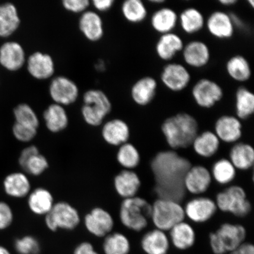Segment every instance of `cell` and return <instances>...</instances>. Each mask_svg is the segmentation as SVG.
I'll return each mask as SVG.
<instances>
[{
	"label": "cell",
	"instance_id": "1",
	"mask_svg": "<svg viewBox=\"0 0 254 254\" xmlns=\"http://www.w3.org/2000/svg\"><path fill=\"white\" fill-rule=\"evenodd\" d=\"M188 159L174 150L159 152L152 159L151 168L155 191L159 198L180 202L186 195L184 179L191 167Z\"/></svg>",
	"mask_w": 254,
	"mask_h": 254
},
{
	"label": "cell",
	"instance_id": "30",
	"mask_svg": "<svg viewBox=\"0 0 254 254\" xmlns=\"http://www.w3.org/2000/svg\"><path fill=\"white\" fill-rule=\"evenodd\" d=\"M43 119L46 128L52 133H59L67 128L69 119L64 107L53 103L44 110Z\"/></svg>",
	"mask_w": 254,
	"mask_h": 254
},
{
	"label": "cell",
	"instance_id": "45",
	"mask_svg": "<svg viewBox=\"0 0 254 254\" xmlns=\"http://www.w3.org/2000/svg\"><path fill=\"white\" fill-rule=\"evenodd\" d=\"M14 212L7 202L0 201V230L7 229L14 221Z\"/></svg>",
	"mask_w": 254,
	"mask_h": 254
},
{
	"label": "cell",
	"instance_id": "34",
	"mask_svg": "<svg viewBox=\"0 0 254 254\" xmlns=\"http://www.w3.org/2000/svg\"><path fill=\"white\" fill-rule=\"evenodd\" d=\"M220 140L214 132L205 131L198 134L191 146L195 153L202 158H211L217 153L220 148Z\"/></svg>",
	"mask_w": 254,
	"mask_h": 254
},
{
	"label": "cell",
	"instance_id": "53",
	"mask_svg": "<svg viewBox=\"0 0 254 254\" xmlns=\"http://www.w3.org/2000/svg\"><path fill=\"white\" fill-rule=\"evenodd\" d=\"M248 2H249V5L250 6H252V8H254V1L253 0H250V1H248Z\"/></svg>",
	"mask_w": 254,
	"mask_h": 254
},
{
	"label": "cell",
	"instance_id": "49",
	"mask_svg": "<svg viewBox=\"0 0 254 254\" xmlns=\"http://www.w3.org/2000/svg\"><path fill=\"white\" fill-rule=\"evenodd\" d=\"M230 254H254V247L252 244L244 242Z\"/></svg>",
	"mask_w": 254,
	"mask_h": 254
},
{
	"label": "cell",
	"instance_id": "12",
	"mask_svg": "<svg viewBox=\"0 0 254 254\" xmlns=\"http://www.w3.org/2000/svg\"><path fill=\"white\" fill-rule=\"evenodd\" d=\"M49 94L55 103L64 107L74 103L79 95V88L75 82L65 76H58L52 79Z\"/></svg>",
	"mask_w": 254,
	"mask_h": 254
},
{
	"label": "cell",
	"instance_id": "13",
	"mask_svg": "<svg viewBox=\"0 0 254 254\" xmlns=\"http://www.w3.org/2000/svg\"><path fill=\"white\" fill-rule=\"evenodd\" d=\"M205 27L212 37L221 40L230 39L236 28L231 14L221 10L211 12L205 20Z\"/></svg>",
	"mask_w": 254,
	"mask_h": 254
},
{
	"label": "cell",
	"instance_id": "41",
	"mask_svg": "<svg viewBox=\"0 0 254 254\" xmlns=\"http://www.w3.org/2000/svg\"><path fill=\"white\" fill-rule=\"evenodd\" d=\"M236 171L229 160L222 158L214 164L211 173L216 182L221 185H227L233 182L236 178Z\"/></svg>",
	"mask_w": 254,
	"mask_h": 254
},
{
	"label": "cell",
	"instance_id": "35",
	"mask_svg": "<svg viewBox=\"0 0 254 254\" xmlns=\"http://www.w3.org/2000/svg\"><path fill=\"white\" fill-rule=\"evenodd\" d=\"M236 170L246 171L254 163V150L247 143L238 142L234 145L230 152V160Z\"/></svg>",
	"mask_w": 254,
	"mask_h": 254
},
{
	"label": "cell",
	"instance_id": "6",
	"mask_svg": "<svg viewBox=\"0 0 254 254\" xmlns=\"http://www.w3.org/2000/svg\"><path fill=\"white\" fill-rule=\"evenodd\" d=\"M151 206V220L157 229L170 231L186 218L183 206L174 200L158 198Z\"/></svg>",
	"mask_w": 254,
	"mask_h": 254
},
{
	"label": "cell",
	"instance_id": "52",
	"mask_svg": "<svg viewBox=\"0 0 254 254\" xmlns=\"http://www.w3.org/2000/svg\"><path fill=\"white\" fill-rule=\"evenodd\" d=\"M150 2L156 4H163L165 2L164 0H151Z\"/></svg>",
	"mask_w": 254,
	"mask_h": 254
},
{
	"label": "cell",
	"instance_id": "51",
	"mask_svg": "<svg viewBox=\"0 0 254 254\" xmlns=\"http://www.w3.org/2000/svg\"><path fill=\"white\" fill-rule=\"evenodd\" d=\"M0 254H11L9 251L4 246H0Z\"/></svg>",
	"mask_w": 254,
	"mask_h": 254
},
{
	"label": "cell",
	"instance_id": "19",
	"mask_svg": "<svg viewBox=\"0 0 254 254\" xmlns=\"http://www.w3.org/2000/svg\"><path fill=\"white\" fill-rule=\"evenodd\" d=\"M27 68L32 77L39 80H45L52 77L55 72V64L49 54L34 52L28 57Z\"/></svg>",
	"mask_w": 254,
	"mask_h": 254
},
{
	"label": "cell",
	"instance_id": "50",
	"mask_svg": "<svg viewBox=\"0 0 254 254\" xmlns=\"http://www.w3.org/2000/svg\"><path fill=\"white\" fill-rule=\"evenodd\" d=\"M219 2L221 5L225 6V7H230V6L236 4L237 1V0H220Z\"/></svg>",
	"mask_w": 254,
	"mask_h": 254
},
{
	"label": "cell",
	"instance_id": "8",
	"mask_svg": "<svg viewBox=\"0 0 254 254\" xmlns=\"http://www.w3.org/2000/svg\"><path fill=\"white\" fill-rule=\"evenodd\" d=\"M48 229L56 232L59 230L72 231L80 223V215L77 208L66 201L55 203L49 214L45 216Z\"/></svg>",
	"mask_w": 254,
	"mask_h": 254
},
{
	"label": "cell",
	"instance_id": "11",
	"mask_svg": "<svg viewBox=\"0 0 254 254\" xmlns=\"http://www.w3.org/2000/svg\"><path fill=\"white\" fill-rule=\"evenodd\" d=\"M84 224L89 233L98 238H104L112 233L115 222L106 209L96 206L85 215Z\"/></svg>",
	"mask_w": 254,
	"mask_h": 254
},
{
	"label": "cell",
	"instance_id": "2",
	"mask_svg": "<svg viewBox=\"0 0 254 254\" xmlns=\"http://www.w3.org/2000/svg\"><path fill=\"white\" fill-rule=\"evenodd\" d=\"M161 128L167 144L175 151L191 146L198 134L199 126L194 117L180 113L165 120Z\"/></svg>",
	"mask_w": 254,
	"mask_h": 254
},
{
	"label": "cell",
	"instance_id": "37",
	"mask_svg": "<svg viewBox=\"0 0 254 254\" xmlns=\"http://www.w3.org/2000/svg\"><path fill=\"white\" fill-rule=\"evenodd\" d=\"M235 109L236 117L241 120H246L254 113V95L246 87L237 89L235 95Z\"/></svg>",
	"mask_w": 254,
	"mask_h": 254
},
{
	"label": "cell",
	"instance_id": "48",
	"mask_svg": "<svg viewBox=\"0 0 254 254\" xmlns=\"http://www.w3.org/2000/svg\"><path fill=\"white\" fill-rule=\"evenodd\" d=\"M93 5L95 9L101 12L109 11L112 8L114 0H93Z\"/></svg>",
	"mask_w": 254,
	"mask_h": 254
},
{
	"label": "cell",
	"instance_id": "3",
	"mask_svg": "<svg viewBox=\"0 0 254 254\" xmlns=\"http://www.w3.org/2000/svg\"><path fill=\"white\" fill-rule=\"evenodd\" d=\"M151 208L150 203L139 196L123 199L120 208V221L128 230L140 232L151 220Z\"/></svg>",
	"mask_w": 254,
	"mask_h": 254
},
{
	"label": "cell",
	"instance_id": "18",
	"mask_svg": "<svg viewBox=\"0 0 254 254\" xmlns=\"http://www.w3.org/2000/svg\"><path fill=\"white\" fill-rule=\"evenodd\" d=\"M214 132L220 141L236 143L243 135L242 123L236 116H222L215 123Z\"/></svg>",
	"mask_w": 254,
	"mask_h": 254
},
{
	"label": "cell",
	"instance_id": "31",
	"mask_svg": "<svg viewBox=\"0 0 254 254\" xmlns=\"http://www.w3.org/2000/svg\"><path fill=\"white\" fill-rule=\"evenodd\" d=\"M21 24L17 7L12 3L0 4V37H8L18 29Z\"/></svg>",
	"mask_w": 254,
	"mask_h": 254
},
{
	"label": "cell",
	"instance_id": "46",
	"mask_svg": "<svg viewBox=\"0 0 254 254\" xmlns=\"http://www.w3.org/2000/svg\"><path fill=\"white\" fill-rule=\"evenodd\" d=\"M90 4L88 0H63L62 1L63 7L72 13H83Z\"/></svg>",
	"mask_w": 254,
	"mask_h": 254
},
{
	"label": "cell",
	"instance_id": "23",
	"mask_svg": "<svg viewBox=\"0 0 254 254\" xmlns=\"http://www.w3.org/2000/svg\"><path fill=\"white\" fill-rule=\"evenodd\" d=\"M157 89V79L151 76H145L132 85L131 89L132 99L139 106H147L154 100Z\"/></svg>",
	"mask_w": 254,
	"mask_h": 254
},
{
	"label": "cell",
	"instance_id": "25",
	"mask_svg": "<svg viewBox=\"0 0 254 254\" xmlns=\"http://www.w3.org/2000/svg\"><path fill=\"white\" fill-rule=\"evenodd\" d=\"M3 190L8 196L13 198H23L31 191V184L27 174L23 172L9 173L2 182Z\"/></svg>",
	"mask_w": 254,
	"mask_h": 254
},
{
	"label": "cell",
	"instance_id": "38",
	"mask_svg": "<svg viewBox=\"0 0 254 254\" xmlns=\"http://www.w3.org/2000/svg\"><path fill=\"white\" fill-rule=\"evenodd\" d=\"M121 9L124 18L132 24L142 23L148 16L147 6L141 0H126Z\"/></svg>",
	"mask_w": 254,
	"mask_h": 254
},
{
	"label": "cell",
	"instance_id": "15",
	"mask_svg": "<svg viewBox=\"0 0 254 254\" xmlns=\"http://www.w3.org/2000/svg\"><path fill=\"white\" fill-rule=\"evenodd\" d=\"M184 209L186 217L197 224L211 220L217 211L214 200L205 196H197L190 200Z\"/></svg>",
	"mask_w": 254,
	"mask_h": 254
},
{
	"label": "cell",
	"instance_id": "26",
	"mask_svg": "<svg viewBox=\"0 0 254 254\" xmlns=\"http://www.w3.org/2000/svg\"><path fill=\"white\" fill-rule=\"evenodd\" d=\"M78 26L84 36L91 42L100 41L104 36L103 21L96 12L87 10L82 13Z\"/></svg>",
	"mask_w": 254,
	"mask_h": 254
},
{
	"label": "cell",
	"instance_id": "17",
	"mask_svg": "<svg viewBox=\"0 0 254 254\" xmlns=\"http://www.w3.org/2000/svg\"><path fill=\"white\" fill-rule=\"evenodd\" d=\"M212 179L208 168L202 166H191L184 177V189L191 194L201 195L209 189Z\"/></svg>",
	"mask_w": 254,
	"mask_h": 254
},
{
	"label": "cell",
	"instance_id": "16",
	"mask_svg": "<svg viewBox=\"0 0 254 254\" xmlns=\"http://www.w3.org/2000/svg\"><path fill=\"white\" fill-rule=\"evenodd\" d=\"M184 63L195 69L205 67L211 59L210 49L204 41L192 40L184 45L182 52Z\"/></svg>",
	"mask_w": 254,
	"mask_h": 254
},
{
	"label": "cell",
	"instance_id": "40",
	"mask_svg": "<svg viewBox=\"0 0 254 254\" xmlns=\"http://www.w3.org/2000/svg\"><path fill=\"white\" fill-rule=\"evenodd\" d=\"M117 161L124 170H132L140 163V154L134 145L127 142L119 147Z\"/></svg>",
	"mask_w": 254,
	"mask_h": 254
},
{
	"label": "cell",
	"instance_id": "4",
	"mask_svg": "<svg viewBox=\"0 0 254 254\" xmlns=\"http://www.w3.org/2000/svg\"><path fill=\"white\" fill-rule=\"evenodd\" d=\"M81 115L88 126L96 127L103 125L104 120L112 110L109 97L100 90H89L83 95Z\"/></svg>",
	"mask_w": 254,
	"mask_h": 254
},
{
	"label": "cell",
	"instance_id": "36",
	"mask_svg": "<svg viewBox=\"0 0 254 254\" xmlns=\"http://www.w3.org/2000/svg\"><path fill=\"white\" fill-rule=\"evenodd\" d=\"M225 68L232 79L241 83L249 81L252 75L250 64L243 56L235 55L230 57L227 62Z\"/></svg>",
	"mask_w": 254,
	"mask_h": 254
},
{
	"label": "cell",
	"instance_id": "22",
	"mask_svg": "<svg viewBox=\"0 0 254 254\" xmlns=\"http://www.w3.org/2000/svg\"><path fill=\"white\" fill-rule=\"evenodd\" d=\"M141 186L138 175L133 170H123L114 179V187L123 199L136 196Z\"/></svg>",
	"mask_w": 254,
	"mask_h": 254
},
{
	"label": "cell",
	"instance_id": "10",
	"mask_svg": "<svg viewBox=\"0 0 254 254\" xmlns=\"http://www.w3.org/2000/svg\"><path fill=\"white\" fill-rule=\"evenodd\" d=\"M162 83L168 90L179 93L189 86L191 75L182 64L170 62L165 65L160 74Z\"/></svg>",
	"mask_w": 254,
	"mask_h": 254
},
{
	"label": "cell",
	"instance_id": "44",
	"mask_svg": "<svg viewBox=\"0 0 254 254\" xmlns=\"http://www.w3.org/2000/svg\"><path fill=\"white\" fill-rule=\"evenodd\" d=\"M38 129L24 126L14 123L12 128V134L17 141L21 142H29L36 137Z\"/></svg>",
	"mask_w": 254,
	"mask_h": 254
},
{
	"label": "cell",
	"instance_id": "29",
	"mask_svg": "<svg viewBox=\"0 0 254 254\" xmlns=\"http://www.w3.org/2000/svg\"><path fill=\"white\" fill-rule=\"evenodd\" d=\"M141 246L146 254H167L170 241L166 232L155 228L144 235Z\"/></svg>",
	"mask_w": 254,
	"mask_h": 254
},
{
	"label": "cell",
	"instance_id": "21",
	"mask_svg": "<svg viewBox=\"0 0 254 254\" xmlns=\"http://www.w3.org/2000/svg\"><path fill=\"white\" fill-rule=\"evenodd\" d=\"M26 62L23 46L16 41H8L0 47V64L8 71H16Z\"/></svg>",
	"mask_w": 254,
	"mask_h": 254
},
{
	"label": "cell",
	"instance_id": "7",
	"mask_svg": "<svg viewBox=\"0 0 254 254\" xmlns=\"http://www.w3.org/2000/svg\"><path fill=\"white\" fill-rule=\"evenodd\" d=\"M217 209L230 213L237 217L243 218L250 213L252 205L247 198L246 190L239 186H232L216 196Z\"/></svg>",
	"mask_w": 254,
	"mask_h": 254
},
{
	"label": "cell",
	"instance_id": "47",
	"mask_svg": "<svg viewBox=\"0 0 254 254\" xmlns=\"http://www.w3.org/2000/svg\"><path fill=\"white\" fill-rule=\"evenodd\" d=\"M73 254H100L94 249L93 244L82 242L76 247Z\"/></svg>",
	"mask_w": 254,
	"mask_h": 254
},
{
	"label": "cell",
	"instance_id": "20",
	"mask_svg": "<svg viewBox=\"0 0 254 254\" xmlns=\"http://www.w3.org/2000/svg\"><path fill=\"white\" fill-rule=\"evenodd\" d=\"M101 136L107 144L120 147L129 140V127L122 119L111 120L104 124L101 129Z\"/></svg>",
	"mask_w": 254,
	"mask_h": 254
},
{
	"label": "cell",
	"instance_id": "39",
	"mask_svg": "<svg viewBox=\"0 0 254 254\" xmlns=\"http://www.w3.org/2000/svg\"><path fill=\"white\" fill-rule=\"evenodd\" d=\"M103 249L104 254H129L131 243L126 235L111 233L104 237Z\"/></svg>",
	"mask_w": 254,
	"mask_h": 254
},
{
	"label": "cell",
	"instance_id": "32",
	"mask_svg": "<svg viewBox=\"0 0 254 254\" xmlns=\"http://www.w3.org/2000/svg\"><path fill=\"white\" fill-rule=\"evenodd\" d=\"M170 241L179 250H187L194 246L196 234L190 224L182 221L175 225L170 231Z\"/></svg>",
	"mask_w": 254,
	"mask_h": 254
},
{
	"label": "cell",
	"instance_id": "24",
	"mask_svg": "<svg viewBox=\"0 0 254 254\" xmlns=\"http://www.w3.org/2000/svg\"><path fill=\"white\" fill-rule=\"evenodd\" d=\"M184 45L182 38L174 32L160 35L155 44V53L159 59L169 62L182 53Z\"/></svg>",
	"mask_w": 254,
	"mask_h": 254
},
{
	"label": "cell",
	"instance_id": "28",
	"mask_svg": "<svg viewBox=\"0 0 254 254\" xmlns=\"http://www.w3.org/2000/svg\"><path fill=\"white\" fill-rule=\"evenodd\" d=\"M150 24L152 29L160 35L172 33L179 24V14L170 7H160L152 13Z\"/></svg>",
	"mask_w": 254,
	"mask_h": 254
},
{
	"label": "cell",
	"instance_id": "14",
	"mask_svg": "<svg viewBox=\"0 0 254 254\" xmlns=\"http://www.w3.org/2000/svg\"><path fill=\"white\" fill-rule=\"evenodd\" d=\"M18 164L25 174L34 177L41 176L49 167V161L36 145L28 146L22 150Z\"/></svg>",
	"mask_w": 254,
	"mask_h": 254
},
{
	"label": "cell",
	"instance_id": "9",
	"mask_svg": "<svg viewBox=\"0 0 254 254\" xmlns=\"http://www.w3.org/2000/svg\"><path fill=\"white\" fill-rule=\"evenodd\" d=\"M191 95L193 101L199 107L209 109L220 102L224 93L223 89L217 82L203 78L193 85Z\"/></svg>",
	"mask_w": 254,
	"mask_h": 254
},
{
	"label": "cell",
	"instance_id": "42",
	"mask_svg": "<svg viewBox=\"0 0 254 254\" xmlns=\"http://www.w3.org/2000/svg\"><path fill=\"white\" fill-rule=\"evenodd\" d=\"M15 123L24 126L39 129L40 120L37 114L30 105L18 104L14 109Z\"/></svg>",
	"mask_w": 254,
	"mask_h": 254
},
{
	"label": "cell",
	"instance_id": "5",
	"mask_svg": "<svg viewBox=\"0 0 254 254\" xmlns=\"http://www.w3.org/2000/svg\"><path fill=\"white\" fill-rule=\"evenodd\" d=\"M246 236L243 225L224 223L209 234V244L214 254L230 253L244 243Z\"/></svg>",
	"mask_w": 254,
	"mask_h": 254
},
{
	"label": "cell",
	"instance_id": "43",
	"mask_svg": "<svg viewBox=\"0 0 254 254\" xmlns=\"http://www.w3.org/2000/svg\"><path fill=\"white\" fill-rule=\"evenodd\" d=\"M14 247L18 254H39L41 250L39 241L31 236L17 238L14 241Z\"/></svg>",
	"mask_w": 254,
	"mask_h": 254
},
{
	"label": "cell",
	"instance_id": "27",
	"mask_svg": "<svg viewBox=\"0 0 254 254\" xmlns=\"http://www.w3.org/2000/svg\"><path fill=\"white\" fill-rule=\"evenodd\" d=\"M55 203L53 193L44 187H38L31 190L27 196L28 208L35 215L45 217Z\"/></svg>",
	"mask_w": 254,
	"mask_h": 254
},
{
	"label": "cell",
	"instance_id": "33",
	"mask_svg": "<svg viewBox=\"0 0 254 254\" xmlns=\"http://www.w3.org/2000/svg\"><path fill=\"white\" fill-rule=\"evenodd\" d=\"M206 19L198 9L188 7L183 9L179 15V24L184 33L194 35L203 30Z\"/></svg>",
	"mask_w": 254,
	"mask_h": 254
}]
</instances>
